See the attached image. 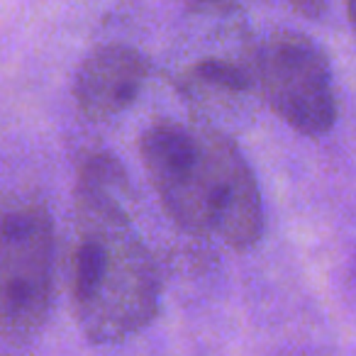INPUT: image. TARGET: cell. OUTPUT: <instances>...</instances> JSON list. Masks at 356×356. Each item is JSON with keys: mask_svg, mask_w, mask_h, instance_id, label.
<instances>
[{"mask_svg": "<svg viewBox=\"0 0 356 356\" xmlns=\"http://www.w3.org/2000/svg\"><path fill=\"white\" fill-rule=\"evenodd\" d=\"M142 159L168 218L186 232H213L249 249L264 232L257 178L232 139L215 129L156 122L142 137Z\"/></svg>", "mask_w": 356, "mask_h": 356, "instance_id": "cell-1", "label": "cell"}, {"mask_svg": "<svg viewBox=\"0 0 356 356\" xmlns=\"http://www.w3.org/2000/svg\"><path fill=\"white\" fill-rule=\"evenodd\" d=\"M71 302L86 337L113 344L137 334L159 307V271L127 218H81L71 257Z\"/></svg>", "mask_w": 356, "mask_h": 356, "instance_id": "cell-2", "label": "cell"}, {"mask_svg": "<svg viewBox=\"0 0 356 356\" xmlns=\"http://www.w3.org/2000/svg\"><path fill=\"white\" fill-rule=\"evenodd\" d=\"M254 83L268 108L293 129L322 137L334 127L337 93L322 49L305 35L276 32L257 51Z\"/></svg>", "mask_w": 356, "mask_h": 356, "instance_id": "cell-3", "label": "cell"}, {"mask_svg": "<svg viewBox=\"0 0 356 356\" xmlns=\"http://www.w3.org/2000/svg\"><path fill=\"white\" fill-rule=\"evenodd\" d=\"M54 232L44 210H0V330L30 334L42 325L51 298Z\"/></svg>", "mask_w": 356, "mask_h": 356, "instance_id": "cell-4", "label": "cell"}, {"mask_svg": "<svg viewBox=\"0 0 356 356\" xmlns=\"http://www.w3.org/2000/svg\"><path fill=\"white\" fill-rule=\"evenodd\" d=\"M147 59L132 47L110 44L93 51L79 69L74 93L90 120H108L137 100L147 81Z\"/></svg>", "mask_w": 356, "mask_h": 356, "instance_id": "cell-5", "label": "cell"}, {"mask_svg": "<svg viewBox=\"0 0 356 356\" xmlns=\"http://www.w3.org/2000/svg\"><path fill=\"white\" fill-rule=\"evenodd\" d=\"M127 176L110 154H90L79 171L81 218H127Z\"/></svg>", "mask_w": 356, "mask_h": 356, "instance_id": "cell-6", "label": "cell"}, {"mask_svg": "<svg viewBox=\"0 0 356 356\" xmlns=\"http://www.w3.org/2000/svg\"><path fill=\"white\" fill-rule=\"evenodd\" d=\"M254 86V69L242 61L210 56L193 64L184 74V88L210 98H237Z\"/></svg>", "mask_w": 356, "mask_h": 356, "instance_id": "cell-7", "label": "cell"}, {"mask_svg": "<svg viewBox=\"0 0 356 356\" xmlns=\"http://www.w3.org/2000/svg\"><path fill=\"white\" fill-rule=\"evenodd\" d=\"M247 3H254V0H188L191 10L200 15H227V13L244 8Z\"/></svg>", "mask_w": 356, "mask_h": 356, "instance_id": "cell-8", "label": "cell"}, {"mask_svg": "<svg viewBox=\"0 0 356 356\" xmlns=\"http://www.w3.org/2000/svg\"><path fill=\"white\" fill-rule=\"evenodd\" d=\"M286 3L307 17H315L325 10V0H286Z\"/></svg>", "mask_w": 356, "mask_h": 356, "instance_id": "cell-9", "label": "cell"}, {"mask_svg": "<svg viewBox=\"0 0 356 356\" xmlns=\"http://www.w3.org/2000/svg\"><path fill=\"white\" fill-rule=\"evenodd\" d=\"M346 13H349V20L356 30V0H346Z\"/></svg>", "mask_w": 356, "mask_h": 356, "instance_id": "cell-10", "label": "cell"}]
</instances>
